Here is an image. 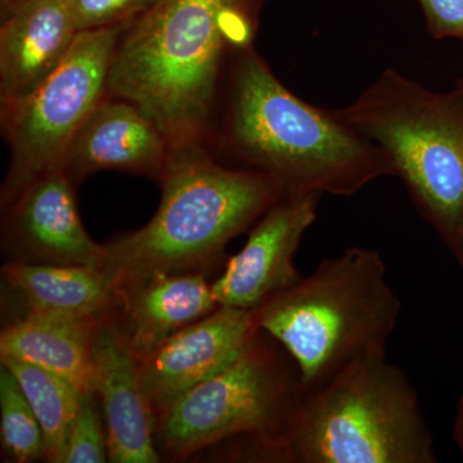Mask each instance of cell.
<instances>
[{
    "instance_id": "obj_18",
    "label": "cell",
    "mask_w": 463,
    "mask_h": 463,
    "mask_svg": "<svg viewBox=\"0 0 463 463\" xmlns=\"http://www.w3.org/2000/svg\"><path fill=\"white\" fill-rule=\"evenodd\" d=\"M2 364L14 374L41 422L44 458L65 462L67 439L84 392L62 377L20 359L2 358Z\"/></svg>"
},
{
    "instance_id": "obj_11",
    "label": "cell",
    "mask_w": 463,
    "mask_h": 463,
    "mask_svg": "<svg viewBox=\"0 0 463 463\" xmlns=\"http://www.w3.org/2000/svg\"><path fill=\"white\" fill-rule=\"evenodd\" d=\"M74 187L65 170H52L3 206L5 237L23 260L103 268L105 245L85 231Z\"/></svg>"
},
{
    "instance_id": "obj_23",
    "label": "cell",
    "mask_w": 463,
    "mask_h": 463,
    "mask_svg": "<svg viewBox=\"0 0 463 463\" xmlns=\"http://www.w3.org/2000/svg\"><path fill=\"white\" fill-rule=\"evenodd\" d=\"M26 0H0V18H5Z\"/></svg>"
},
{
    "instance_id": "obj_17",
    "label": "cell",
    "mask_w": 463,
    "mask_h": 463,
    "mask_svg": "<svg viewBox=\"0 0 463 463\" xmlns=\"http://www.w3.org/2000/svg\"><path fill=\"white\" fill-rule=\"evenodd\" d=\"M99 321L27 313L2 331L0 358L38 365L69 381L81 392H96L91 345Z\"/></svg>"
},
{
    "instance_id": "obj_4",
    "label": "cell",
    "mask_w": 463,
    "mask_h": 463,
    "mask_svg": "<svg viewBox=\"0 0 463 463\" xmlns=\"http://www.w3.org/2000/svg\"><path fill=\"white\" fill-rule=\"evenodd\" d=\"M401 309L379 252L352 248L268 298L254 316L285 347L309 392L362 356L386 352Z\"/></svg>"
},
{
    "instance_id": "obj_9",
    "label": "cell",
    "mask_w": 463,
    "mask_h": 463,
    "mask_svg": "<svg viewBox=\"0 0 463 463\" xmlns=\"http://www.w3.org/2000/svg\"><path fill=\"white\" fill-rule=\"evenodd\" d=\"M259 330L254 310L219 306L138 361L139 383L155 416L234 364Z\"/></svg>"
},
{
    "instance_id": "obj_24",
    "label": "cell",
    "mask_w": 463,
    "mask_h": 463,
    "mask_svg": "<svg viewBox=\"0 0 463 463\" xmlns=\"http://www.w3.org/2000/svg\"><path fill=\"white\" fill-rule=\"evenodd\" d=\"M462 441H463V435H462Z\"/></svg>"
},
{
    "instance_id": "obj_22",
    "label": "cell",
    "mask_w": 463,
    "mask_h": 463,
    "mask_svg": "<svg viewBox=\"0 0 463 463\" xmlns=\"http://www.w3.org/2000/svg\"><path fill=\"white\" fill-rule=\"evenodd\" d=\"M419 3L431 36L455 38L463 43V0H419Z\"/></svg>"
},
{
    "instance_id": "obj_20",
    "label": "cell",
    "mask_w": 463,
    "mask_h": 463,
    "mask_svg": "<svg viewBox=\"0 0 463 463\" xmlns=\"http://www.w3.org/2000/svg\"><path fill=\"white\" fill-rule=\"evenodd\" d=\"M96 392H84L67 439L65 462L102 463L109 459L108 431L103 428Z\"/></svg>"
},
{
    "instance_id": "obj_8",
    "label": "cell",
    "mask_w": 463,
    "mask_h": 463,
    "mask_svg": "<svg viewBox=\"0 0 463 463\" xmlns=\"http://www.w3.org/2000/svg\"><path fill=\"white\" fill-rule=\"evenodd\" d=\"M125 27L79 33L41 84L24 96L0 99V129L11 149L2 207L43 174L63 169L76 133L108 96L109 67Z\"/></svg>"
},
{
    "instance_id": "obj_1",
    "label": "cell",
    "mask_w": 463,
    "mask_h": 463,
    "mask_svg": "<svg viewBox=\"0 0 463 463\" xmlns=\"http://www.w3.org/2000/svg\"><path fill=\"white\" fill-rule=\"evenodd\" d=\"M264 0H157L116 43L109 96L156 121L173 154L212 151L232 63L254 45Z\"/></svg>"
},
{
    "instance_id": "obj_5",
    "label": "cell",
    "mask_w": 463,
    "mask_h": 463,
    "mask_svg": "<svg viewBox=\"0 0 463 463\" xmlns=\"http://www.w3.org/2000/svg\"><path fill=\"white\" fill-rule=\"evenodd\" d=\"M269 458L295 463H432L419 395L386 352L362 356L303 392Z\"/></svg>"
},
{
    "instance_id": "obj_7",
    "label": "cell",
    "mask_w": 463,
    "mask_h": 463,
    "mask_svg": "<svg viewBox=\"0 0 463 463\" xmlns=\"http://www.w3.org/2000/svg\"><path fill=\"white\" fill-rule=\"evenodd\" d=\"M260 335L234 364L156 414V435L167 455L187 458L241 434L257 438L265 456L277 446L303 389L298 374L292 376Z\"/></svg>"
},
{
    "instance_id": "obj_16",
    "label": "cell",
    "mask_w": 463,
    "mask_h": 463,
    "mask_svg": "<svg viewBox=\"0 0 463 463\" xmlns=\"http://www.w3.org/2000/svg\"><path fill=\"white\" fill-rule=\"evenodd\" d=\"M3 276L29 313L97 321L118 309V288L103 268L17 260L3 267Z\"/></svg>"
},
{
    "instance_id": "obj_13",
    "label": "cell",
    "mask_w": 463,
    "mask_h": 463,
    "mask_svg": "<svg viewBox=\"0 0 463 463\" xmlns=\"http://www.w3.org/2000/svg\"><path fill=\"white\" fill-rule=\"evenodd\" d=\"M172 155L154 118L130 100L108 94L76 133L63 170L74 184L105 170L160 181Z\"/></svg>"
},
{
    "instance_id": "obj_2",
    "label": "cell",
    "mask_w": 463,
    "mask_h": 463,
    "mask_svg": "<svg viewBox=\"0 0 463 463\" xmlns=\"http://www.w3.org/2000/svg\"><path fill=\"white\" fill-rule=\"evenodd\" d=\"M212 152L270 176L285 194L352 196L397 175L388 155L337 118L291 93L254 45L232 63Z\"/></svg>"
},
{
    "instance_id": "obj_6",
    "label": "cell",
    "mask_w": 463,
    "mask_h": 463,
    "mask_svg": "<svg viewBox=\"0 0 463 463\" xmlns=\"http://www.w3.org/2000/svg\"><path fill=\"white\" fill-rule=\"evenodd\" d=\"M334 111L388 155L423 215L462 245L463 80L437 93L386 69L354 102Z\"/></svg>"
},
{
    "instance_id": "obj_3",
    "label": "cell",
    "mask_w": 463,
    "mask_h": 463,
    "mask_svg": "<svg viewBox=\"0 0 463 463\" xmlns=\"http://www.w3.org/2000/svg\"><path fill=\"white\" fill-rule=\"evenodd\" d=\"M156 214L141 230L105 245L116 288L156 273L203 272L225 246L283 196L270 176L222 165L210 149L172 155Z\"/></svg>"
},
{
    "instance_id": "obj_14",
    "label": "cell",
    "mask_w": 463,
    "mask_h": 463,
    "mask_svg": "<svg viewBox=\"0 0 463 463\" xmlns=\"http://www.w3.org/2000/svg\"><path fill=\"white\" fill-rule=\"evenodd\" d=\"M116 288L115 316L138 361L219 307L203 272L149 274Z\"/></svg>"
},
{
    "instance_id": "obj_19",
    "label": "cell",
    "mask_w": 463,
    "mask_h": 463,
    "mask_svg": "<svg viewBox=\"0 0 463 463\" xmlns=\"http://www.w3.org/2000/svg\"><path fill=\"white\" fill-rule=\"evenodd\" d=\"M0 417L3 448L14 461L33 462L44 457L41 422L20 383L5 364L0 368Z\"/></svg>"
},
{
    "instance_id": "obj_15",
    "label": "cell",
    "mask_w": 463,
    "mask_h": 463,
    "mask_svg": "<svg viewBox=\"0 0 463 463\" xmlns=\"http://www.w3.org/2000/svg\"><path fill=\"white\" fill-rule=\"evenodd\" d=\"M0 21V99L24 96L41 84L79 33L67 0H26Z\"/></svg>"
},
{
    "instance_id": "obj_21",
    "label": "cell",
    "mask_w": 463,
    "mask_h": 463,
    "mask_svg": "<svg viewBox=\"0 0 463 463\" xmlns=\"http://www.w3.org/2000/svg\"><path fill=\"white\" fill-rule=\"evenodd\" d=\"M157 0H67L78 33L128 26Z\"/></svg>"
},
{
    "instance_id": "obj_12",
    "label": "cell",
    "mask_w": 463,
    "mask_h": 463,
    "mask_svg": "<svg viewBox=\"0 0 463 463\" xmlns=\"http://www.w3.org/2000/svg\"><path fill=\"white\" fill-rule=\"evenodd\" d=\"M91 354L96 394L105 414L109 461H160L154 441L156 416L142 392L138 359L115 313L97 323Z\"/></svg>"
},
{
    "instance_id": "obj_10",
    "label": "cell",
    "mask_w": 463,
    "mask_h": 463,
    "mask_svg": "<svg viewBox=\"0 0 463 463\" xmlns=\"http://www.w3.org/2000/svg\"><path fill=\"white\" fill-rule=\"evenodd\" d=\"M318 194H286L252 228L245 246L212 283L219 306L255 310L301 279L294 259L317 219Z\"/></svg>"
}]
</instances>
